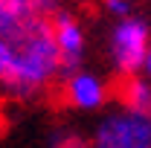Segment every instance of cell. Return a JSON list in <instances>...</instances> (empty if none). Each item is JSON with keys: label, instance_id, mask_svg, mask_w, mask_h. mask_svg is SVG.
<instances>
[{"label": "cell", "instance_id": "1", "mask_svg": "<svg viewBox=\"0 0 151 148\" xmlns=\"http://www.w3.org/2000/svg\"><path fill=\"white\" fill-rule=\"evenodd\" d=\"M9 47H12V73L3 84L6 90L18 96H38L61 78V58L52 41L50 20L29 23L9 41Z\"/></svg>", "mask_w": 151, "mask_h": 148}, {"label": "cell", "instance_id": "2", "mask_svg": "<svg viewBox=\"0 0 151 148\" xmlns=\"http://www.w3.org/2000/svg\"><path fill=\"white\" fill-rule=\"evenodd\" d=\"M151 47V26L145 18L131 15L125 20H116L108 35V50H111V64L119 78L139 75L145 52Z\"/></svg>", "mask_w": 151, "mask_h": 148}, {"label": "cell", "instance_id": "3", "mask_svg": "<svg viewBox=\"0 0 151 148\" xmlns=\"http://www.w3.org/2000/svg\"><path fill=\"white\" fill-rule=\"evenodd\" d=\"M90 148H151V116L128 108H113L96 125Z\"/></svg>", "mask_w": 151, "mask_h": 148}, {"label": "cell", "instance_id": "4", "mask_svg": "<svg viewBox=\"0 0 151 148\" xmlns=\"http://www.w3.org/2000/svg\"><path fill=\"white\" fill-rule=\"evenodd\" d=\"M50 29H52V41H55L58 58H61V78H67L70 73L81 70V61H84V52H87L84 23L78 20V15L61 9L50 18Z\"/></svg>", "mask_w": 151, "mask_h": 148}, {"label": "cell", "instance_id": "5", "mask_svg": "<svg viewBox=\"0 0 151 148\" xmlns=\"http://www.w3.org/2000/svg\"><path fill=\"white\" fill-rule=\"evenodd\" d=\"M61 93H64V102L76 111H99L111 99L108 81L99 73L84 70V67L70 73L67 78H61Z\"/></svg>", "mask_w": 151, "mask_h": 148}, {"label": "cell", "instance_id": "6", "mask_svg": "<svg viewBox=\"0 0 151 148\" xmlns=\"http://www.w3.org/2000/svg\"><path fill=\"white\" fill-rule=\"evenodd\" d=\"M119 105L137 113H148L151 116V84L142 75H131L119 81Z\"/></svg>", "mask_w": 151, "mask_h": 148}, {"label": "cell", "instance_id": "7", "mask_svg": "<svg viewBox=\"0 0 151 148\" xmlns=\"http://www.w3.org/2000/svg\"><path fill=\"white\" fill-rule=\"evenodd\" d=\"M102 9L113 18V23L134 15V3H131V0H102Z\"/></svg>", "mask_w": 151, "mask_h": 148}, {"label": "cell", "instance_id": "8", "mask_svg": "<svg viewBox=\"0 0 151 148\" xmlns=\"http://www.w3.org/2000/svg\"><path fill=\"white\" fill-rule=\"evenodd\" d=\"M9 73H12V47L6 38H0V84H6Z\"/></svg>", "mask_w": 151, "mask_h": 148}, {"label": "cell", "instance_id": "9", "mask_svg": "<svg viewBox=\"0 0 151 148\" xmlns=\"http://www.w3.org/2000/svg\"><path fill=\"white\" fill-rule=\"evenodd\" d=\"M50 148H90V145H87V139H81L76 134H58L50 142Z\"/></svg>", "mask_w": 151, "mask_h": 148}, {"label": "cell", "instance_id": "10", "mask_svg": "<svg viewBox=\"0 0 151 148\" xmlns=\"http://www.w3.org/2000/svg\"><path fill=\"white\" fill-rule=\"evenodd\" d=\"M29 3H32V9H35L38 15H41V18H52V15H55V12H61V0H29Z\"/></svg>", "mask_w": 151, "mask_h": 148}, {"label": "cell", "instance_id": "11", "mask_svg": "<svg viewBox=\"0 0 151 148\" xmlns=\"http://www.w3.org/2000/svg\"><path fill=\"white\" fill-rule=\"evenodd\" d=\"M139 75H142V78L151 84V47H148V52H145V61H142V70H139Z\"/></svg>", "mask_w": 151, "mask_h": 148}, {"label": "cell", "instance_id": "12", "mask_svg": "<svg viewBox=\"0 0 151 148\" xmlns=\"http://www.w3.org/2000/svg\"><path fill=\"white\" fill-rule=\"evenodd\" d=\"M73 3H90V0H73Z\"/></svg>", "mask_w": 151, "mask_h": 148}]
</instances>
